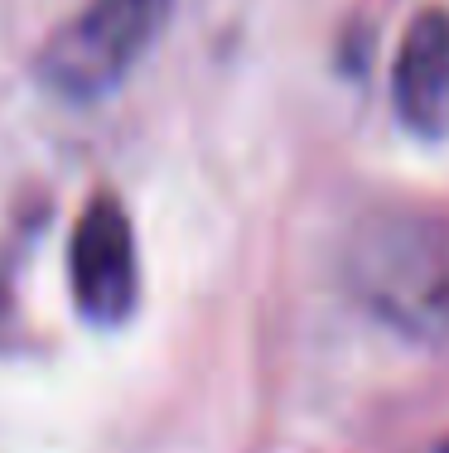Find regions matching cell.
Segmentation results:
<instances>
[{"mask_svg": "<svg viewBox=\"0 0 449 453\" xmlns=\"http://www.w3.org/2000/svg\"><path fill=\"white\" fill-rule=\"evenodd\" d=\"M348 299L415 348L449 342V218L415 203H377L348 226L338 256Z\"/></svg>", "mask_w": 449, "mask_h": 453, "instance_id": "cell-1", "label": "cell"}, {"mask_svg": "<svg viewBox=\"0 0 449 453\" xmlns=\"http://www.w3.org/2000/svg\"><path fill=\"white\" fill-rule=\"evenodd\" d=\"M174 0H88L78 19L49 39L39 78L73 102L106 96L165 29Z\"/></svg>", "mask_w": 449, "mask_h": 453, "instance_id": "cell-2", "label": "cell"}, {"mask_svg": "<svg viewBox=\"0 0 449 453\" xmlns=\"http://www.w3.org/2000/svg\"><path fill=\"white\" fill-rule=\"evenodd\" d=\"M68 275H73V299H78L82 319L97 328H116L135 314L141 299V265H135V232L126 208L112 193L82 208L73 226L68 246Z\"/></svg>", "mask_w": 449, "mask_h": 453, "instance_id": "cell-3", "label": "cell"}, {"mask_svg": "<svg viewBox=\"0 0 449 453\" xmlns=\"http://www.w3.org/2000/svg\"><path fill=\"white\" fill-rule=\"evenodd\" d=\"M391 106L406 135L440 145L449 140V10L425 5L401 29L391 63Z\"/></svg>", "mask_w": 449, "mask_h": 453, "instance_id": "cell-4", "label": "cell"}, {"mask_svg": "<svg viewBox=\"0 0 449 453\" xmlns=\"http://www.w3.org/2000/svg\"><path fill=\"white\" fill-rule=\"evenodd\" d=\"M406 453H449V429L435 439H425V444H415V449H406Z\"/></svg>", "mask_w": 449, "mask_h": 453, "instance_id": "cell-5", "label": "cell"}]
</instances>
